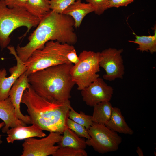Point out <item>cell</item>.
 I'll return each mask as SVG.
<instances>
[{
    "instance_id": "obj_8",
    "label": "cell",
    "mask_w": 156,
    "mask_h": 156,
    "mask_svg": "<svg viewBox=\"0 0 156 156\" xmlns=\"http://www.w3.org/2000/svg\"><path fill=\"white\" fill-rule=\"evenodd\" d=\"M62 136L57 132H50L47 137L40 139L34 137L25 139L22 144L23 151L21 156H53L60 148L56 143L60 142Z\"/></svg>"
},
{
    "instance_id": "obj_2",
    "label": "cell",
    "mask_w": 156,
    "mask_h": 156,
    "mask_svg": "<svg viewBox=\"0 0 156 156\" xmlns=\"http://www.w3.org/2000/svg\"><path fill=\"white\" fill-rule=\"evenodd\" d=\"M21 103L27 107L31 124L43 130L62 134L71 106L68 100L64 102L49 101L37 94L30 85L24 91Z\"/></svg>"
},
{
    "instance_id": "obj_23",
    "label": "cell",
    "mask_w": 156,
    "mask_h": 156,
    "mask_svg": "<svg viewBox=\"0 0 156 156\" xmlns=\"http://www.w3.org/2000/svg\"><path fill=\"white\" fill-rule=\"evenodd\" d=\"M66 125L68 128L71 129L80 137L87 139L90 138L88 130L83 126L74 122L68 118L67 119Z\"/></svg>"
},
{
    "instance_id": "obj_24",
    "label": "cell",
    "mask_w": 156,
    "mask_h": 156,
    "mask_svg": "<svg viewBox=\"0 0 156 156\" xmlns=\"http://www.w3.org/2000/svg\"><path fill=\"white\" fill-rule=\"evenodd\" d=\"M76 0H50L51 10L54 12L62 14L64 10Z\"/></svg>"
},
{
    "instance_id": "obj_12",
    "label": "cell",
    "mask_w": 156,
    "mask_h": 156,
    "mask_svg": "<svg viewBox=\"0 0 156 156\" xmlns=\"http://www.w3.org/2000/svg\"><path fill=\"white\" fill-rule=\"evenodd\" d=\"M28 76L25 72L16 81L10 90L8 97L16 110L17 118L26 124H31L29 116L23 114L20 109V104L23 93L30 86Z\"/></svg>"
},
{
    "instance_id": "obj_10",
    "label": "cell",
    "mask_w": 156,
    "mask_h": 156,
    "mask_svg": "<svg viewBox=\"0 0 156 156\" xmlns=\"http://www.w3.org/2000/svg\"><path fill=\"white\" fill-rule=\"evenodd\" d=\"M81 91L83 101L92 107L101 102H110L114 92L113 88L99 77Z\"/></svg>"
},
{
    "instance_id": "obj_13",
    "label": "cell",
    "mask_w": 156,
    "mask_h": 156,
    "mask_svg": "<svg viewBox=\"0 0 156 156\" xmlns=\"http://www.w3.org/2000/svg\"><path fill=\"white\" fill-rule=\"evenodd\" d=\"M0 119L5 123L2 129L3 133H6L10 127L26 125L17 118L16 110L9 97L0 101Z\"/></svg>"
},
{
    "instance_id": "obj_5",
    "label": "cell",
    "mask_w": 156,
    "mask_h": 156,
    "mask_svg": "<svg viewBox=\"0 0 156 156\" xmlns=\"http://www.w3.org/2000/svg\"><path fill=\"white\" fill-rule=\"evenodd\" d=\"M40 21L25 8H10L3 0H0V46L2 49L7 47L11 40L10 36L16 28L22 26L27 27L24 36Z\"/></svg>"
},
{
    "instance_id": "obj_21",
    "label": "cell",
    "mask_w": 156,
    "mask_h": 156,
    "mask_svg": "<svg viewBox=\"0 0 156 156\" xmlns=\"http://www.w3.org/2000/svg\"><path fill=\"white\" fill-rule=\"evenodd\" d=\"M68 118L83 126L87 130L94 123L92 120V116L86 115L81 111L79 113H77L71 106L69 112Z\"/></svg>"
},
{
    "instance_id": "obj_20",
    "label": "cell",
    "mask_w": 156,
    "mask_h": 156,
    "mask_svg": "<svg viewBox=\"0 0 156 156\" xmlns=\"http://www.w3.org/2000/svg\"><path fill=\"white\" fill-rule=\"evenodd\" d=\"M154 34L148 36H138L135 35L134 41H129L131 42L138 45L137 50L142 52H149L151 54L156 52V28L154 27Z\"/></svg>"
},
{
    "instance_id": "obj_26",
    "label": "cell",
    "mask_w": 156,
    "mask_h": 156,
    "mask_svg": "<svg viewBox=\"0 0 156 156\" xmlns=\"http://www.w3.org/2000/svg\"><path fill=\"white\" fill-rule=\"evenodd\" d=\"M135 0H109L108 5V9L112 8H118L121 6H126L131 3Z\"/></svg>"
},
{
    "instance_id": "obj_4",
    "label": "cell",
    "mask_w": 156,
    "mask_h": 156,
    "mask_svg": "<svg viewBox=\"0 0 156 156\" xmlns=\"http://www.w3.org/2000/svg\"><path fill=\"white\" fill-rule=\"evenodd\" d=\"M75 48L73 45L50 40L42 49L34 51L24 62L28 75L37 71L61 64H72L68 60V53Z\"/></svg>"
},
{
    "instance_id": "obj_17",
    "label": "cell",
    "mask_w": 156,
    "mask_h": 156,
    "mask_svg": "<svg viewBox=\"0 0 156 156\" xmlns=\"http://www.w3.org/2000/svg\"><path fill=\"white\" fill-rule=\"evenodd\" d=\"M62 138L58 143L60 147H68L85 149L87 146L86 140L80 137L71 129L66 128L64 131Z\"/></svg>"
},
{
    "instance_id": "obj_30",
    "label": "cell",
    "mask_w": 156,
    "mask_h": 156,
    "mask_svg": "<svg viewBox=\"0 0 156 156\" xmlns=\"http://www.w3.org/2000/svg\"><path fill=\"white\" fill-rule=\"evenodd\" d=\"M5 125V123L4 122L0 123V129L3 127L4 125ZM1 135H0V137H1Z\"/></svg>"
},
{
    "instance_id": "obj_7",
    "label": "cell",
    "mask_w": 156,
    "mask_h": 156,
    "mask_svg": "<svg viewBox=\"0 0 156 156\" xmlns=\"http://www.w3.org/2000/svg\"><path fill=\"white\" fill-rule=\"evenodd\" d=\"M88 131L90 138L86 140L87 146L100 153L117 151L122 141L117 133L105 124L94 122Z\"/></svg>"
},
{
    "instance_id": "obj_6",
    "label": "cell",
    "mask_w": 156,
    "mask_h": 156,
    "mask_svg": "<svg viewBox=\"0 0 156 156\" xmlns=\"http://www.w3.org/2000/svg\"><path fill=\"white\" fill-rule=\"evenodd\" d=\"M78 57L79 61L73 64L70 74L77 90H81L99 77V52L84 50Z\"/></svg>"
},
{
    "instance_id": "obj_28",
    "label": "cell",
    "mask_w": 156,
    "mask_h": 156,
    "mask_svg": "<svg viewBox=\"0 0 156 156\" xmlns=\"http://www.w3.org/2000/svg\"><path fill=\"white\" fill-rule=\"evenodd\" d=\"M67 57L68 61L73 64H75L79 61V57L77 55V52L75 48L68 53L67 55Z\"/></svg>"
},
{
    "instance_id": "obj_9",
    "label": "cell",
    "mask_w": 156,
    "mask_h": 156,
    "mask_svg": "<svg viewBox=\"0 0 156 156\" xmlns=\"http://www.w3.org/2000/svg\"><path fill=\"white\" fill-rule=\"evenodd\" d=\"M123 51L122 49L109 48L99 52V66L105 71L103 76L105 80L112 81L123 78L125 67L121 54Z\"/></svg>"
},
{
    "instance_id": "obj_29",
    "label": "cell",
    "mask_w": 156,
    "mask_h": 156,
    "mask_svg": "<svg viewBox=\"0 0 156 156\" xmlns=\"http://www.w3.org/2000/svg\"><path fill=\"white\" fill-rule=\"evenodd\" d=\"M136 152L139 156H144L143 152L142 149L139 146L137 147Z\"/></svg>"
},
{
    "instance_id": "obj_18",
    "label": "cell",
    "mask_w": 156,
    "mask_h": 156,
    "mask_svg": "<svg viewBox=\"0 0 156 156\" xmlns=\"http://www.w3.org/2000/svg\"><path fill=\"white\" fill-rule=\"evenodd\" d=\"M25 8L40 21L51 11L50 0H27Z\"/></svg>"
},
{
    "instance_id": "obj_1",
    "label": "cell",
    "mask_w": 156,
    "mask_h": 156,
    "mask_svg": "<svg viewBox=\"0 0 156 156\" xmlns=\"http://www.w3.org/2000/svg\"><path fill=\"white\" fill-rule=\"evenodd\" d=\"M75 22L70 16L51 11L40 21L36 29L28 39L25 46L18 45L16 51L24 62L27 61L35 50L42 49L50 40L62 44L73 45L77 40L74 32Z\"/></svg>"
},
{
    "instance_id": "obj_14",
    "label": "cell",
    "mask_w": 156,
    "mask_h": 156,
    "mask_svg": "<svg viewBox=\"0 0 156 156\" xmlns=\"http://www.w3.org/2000/svg\"><path fill=\"white\" fill-rule=\"evenodd\" d=\"M6 133L7 134L6 138L7 141L8 143H13L16 140L34 137L42 138L46 135L41 128L34 124L29 126L19 125L11 128Z\"/></svg>"
},
{
    "instance_id": "obj_3",
    "label": "cell",
    "mask_w": 156,
    "mask_h": 156,
    "mask_svg": "<svg viewBox=\"0 0 156 156\" xmlns=\"http://www.w3.org/2000/svg\"><path fill=\"white\" fill-rule=\"evenodd\" d=\"M72 64H63L34 72L28 76L29 83L36 93L52 102H64L71 97L75 85L70 74Z\"/></svg>"
},
{
    "instance_id": "obj_22",
    "label": "cell",
    "mask_w": 156,
    "mask_h": 156,
    "mask_svg": "<svg viewBox=\"0 0 156 156\" xmlns=\"http://www.w3.org/2000/svg\"><path fill=\"white\" fill-rule=\"evenodd\" d=\"M87 152L83 149L72 147H60L53 156H87Z\"/></svg>"
},
{
    "instance_id": "obj_27",
    "label": "cell",
    "mask_w": 156,
    "mask_h": 156,
    "mask_svg": "<svg viewBox=\"0 0 156 156\" xmlns=\"http://www.w3.org/2000/svg\"><path fill=\"white\" fill-rule=\"evenodd\" d=\"M7 6L10 8H25L27 0H3Z\"/></svg>"
},
{
    "instance_id": "obj_11",
    "label": "cell",
    "mask_w": 156,
    "mask_h": 156,
    "mask_svg": "<svg viewBox=\"0 0 156 156\" xmlns=\"http://www.w3.org/2000/svg\"><path fill=\"white\" fill-rule=\"evenodd\" d=\"M7 48L10 53L13 55L16 61V65L9 69L10 75L7 77V71L5 68L0 69V101L9 96L10 90L16 81L27 71V68L23 62L17 55L13 46Z\"/></svg>"
},
{
    "instance_id": "obj_15",
    "label": "cell",
    "mask_w": 156,
    "mask_h": 156,
    "mask_svg": "<svg viewBox=\"0 0 156 156\" xmlns=\"http://www.w3.org/2000/svg\"><path fill=\"white\" fill-rule=\"evenodd\" d=\"M94 12L90 4L82 3L81 0H76L65 9L62 14L72 17L75 22L74 27L77 28L80 27L85 16Z\"/></svg>"
},
{
    "instance_id": "obj_25",
    "label": "cell",
    "mask_w": 156,
    "mask_h": 156,
    "mask_svg": "<svg viewBox=\"0 0 156 156\" xmlns=\"http://www.w3.org/2000/svg\"><path fill=\"white\" fill-rule=\"evenodd\" d=\"M90 4L94 10V13L100 15L108 9V5L109 0H85Z\"/></svg>"
},
{
    "instance_id": "obj_19",
    "label": "cell",
    "mask_w": 156,
    "mask_h": 156,
    "mask_svg": "<svg viewBox=\"0 0 156 156\" xmlns=\"http://www.w3.org/2000/svg\"><path fill=\"white\" fill-rule=\"evenodd\" d=\"M92 120L94 123L105 124L109 120L113 107L110 102H104L93 106Z\"/></svg>"
},
{
    "instance_id": "obj_16",
    "label": "cell",
    "mask_w": 156,
    "mask_h": 156,
    "mask_svg": "<svg viewBox=\"0 0 156 156\" xmlns=\"http://www.w3.org/2000/svg\"><path fill=\"white\" fill-rule=\"evenodd\" d=\"M105 125L117 133L129 135L134 133L126 122L120 109L117 107H113L110 118Z\"/></svg>"
}]
</instances>
